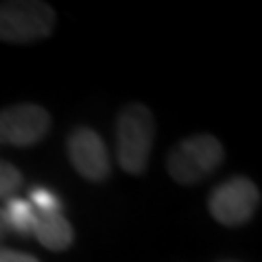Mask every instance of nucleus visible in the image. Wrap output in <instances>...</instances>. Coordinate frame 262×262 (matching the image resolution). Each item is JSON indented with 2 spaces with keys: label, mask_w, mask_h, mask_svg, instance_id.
Instances as JSON below:
<instances>
[{
  "label": "nucleus",
  "mask_w": 262,
  "mask_h": 262,
  "mask_svg": "<svg viewBox=\"0 0 262 262\" xmlns=\"http://www.w3.org/2000/svg\"><path fill=\"white\" fill-rule=\"evenodd\" d=\"M31 206L35 208V210H59V203H57V199L51 194V192H46L42 190V188H37V190H33L31 194Z\"/></svg>",
  "instance_id": "obj_10"
},
{
  "label": "nucleus",
  "mask_w": 262,
  "mask_h": 262,
  "mask_svg": "<svg viewBox=\"0 0 262 262\" xmlns=\"http://www.w3.org/2000/svg\"><path fill=\"white\" fill-rule=\"evenodd\" d=\"M33 216V229L35 238L51 251H66L75 241V229L63 219L59 210H35Z\"/></svg>",
  "instance_id": "obj_7"
},
{
  "label": "nucleus",
  "mask_w": 262,
  "mask_h": 262,
  "mask_svg": "<svg viewBox=\"0 0 262 262\" xmlns=\"http://www.w3.org/2000/svg\"><path fill=\"white\" fill-rule=\"evenodd\" d=\"M0 262H39L35 256L15 251V249H0Z\"/></svg>",
  "instance_id": "obj_11"
},
{
  "label": "nucleus",
  "mask_w": 262,
  "mask_h": 262,
  "mask_svg": "<svg viewBox=\"0 0 262 262\" xmlns=\"http://www.w3.org/2000/svg\"><path fill=\"white\" fill-rule=\"evenodd\" d=\"M5 216H7V225L13 227L20 234H31L33 229V206L29 201H20V199H11L5 208Z\"/></svg>",
  "instance_id": "obj_8"
},
{
  "label": "nucleus",
  "mask_w": 262,
  "mask_h": 262,
  "mask_svg": "<svg viewBox=\"0 0 262 262\" xmlns=\"http://www.w3.org/2000/svg\"><path fill=\"white\" fill-rule=\"evenodd\" d=\"M260 206V190L247 177H232L219 184L210 194L208 208L216 223L225 227L245 225Z\"/></svg>",
  "instance_id": "obj_4"
},
{
  "label": "nucleus",
  "mask_w": 262,
  "mask_h": 262,
  "mask_svg": "<svg viewBox=\"0 0 262 262\" xmlns=\"http://www.w3.org/2000/svg\"><path fill=\"white\" fill-rule=\"evenodd\" d=\"M22 188V173L13 164L0 160V199H9Z\"/></svg>",
  "instance_id": "obj_9"
},
{
  "label": "nucleus",
  "mask_w": 262,
  "mask_h": 262,
  "mask_svg": "<svg viewBox=\"0 0 262 262\" xmlns=\"http://www.w3.org/2000/svg\"><path fill=\"white\" fill-rule=\"evenodd\" d=\"M55 11L39 0L0 3V42L31 44L44 39L55 29Z\"/></svg>",
  "instance_id": "obj_3"
},
{
  "label": "nucleus",
  "mask_w": 262,
  "mask_h": 262,
  "mask_svg": "<svg viewBox=\"0 0 262 262\" xmlns=\"http://www.w3.org/2000/svg\"><path fill=\"white\" fill-rule=\"evenodd\" d=\"M155 140L153 112L142 103H131L116 118V158L118 166L129 175H142L149 166Z\"/></svg>",
  "instance_id": "obj_1"
},
{
  "label": "nucleus",
  "mask_w": 262,
  "mask_h": 262,
  "mask_svg": "<svg viewBox=\"0 0 262 262\" xmlns=\"http://www.w3.org/2000/svg\"><path fill=\"white\" fill-rule=\"evenodd\" d=\"M7 232H9V225H7V216H5V210L0 208V243L5 241Z\"/></svg>",
  "instance_id": "obj_12"
},
{
  "label": "nucleus",
  "mask_w": 262,
  "mask_h": 262,
  "mask_svg": "<svg viewBox=\"0 0 262 262\" xmlns=\"http://www.w3.org/2000/svg\"><path fill=\"white\" fill-rule=\"evenodd\" d=\"M225 149L212 134H196L177 142L166 158L168 175L182 186H192L206 179L221 166Z\"/></svg>",
  "instance_id": "obj_2"
},
{
  "label": "nucleus",
  "mask_w": 262,
  "mask_h": 262,
  "mask_svg": "<svg viewBox=\"0 0 262 262\" xmlns=\"http://www.w3.org/2000/svg\"><path fill=\"white\" fill-rule=\"evenodd\" d=\"M51 129L48 110L33 103H20L0 110V144L33 146Z\"/></svg>",
  "instance_id": "obj_5"
},
{
  "label": "nucleus",
  "mask_w": 262,
  "mask_h": 262,
  "mask_svg": "<svg viewBox=\"0 0 262 262\" xmlns=\"http://www.w3.org/2000/svg\"><path fill=\"white\" fill-rule=\"evenodd\" d=\"M68 158L77 173L90 182H105L112 173L107 146L103 138L90 127H77L68 136Z\"/></svg>",
  "instance_id": "obj_6"
}]
</instances>
